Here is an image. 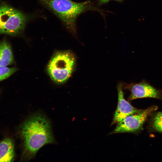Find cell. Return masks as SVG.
<instances>
[{
    "label": "cell",
    "mask_w": 162,
    "mask_h": 162,
    "mask_svg": "<svg viewBox=\"0 0 162 162\" xmlns=\"http://www.w3.org/2000/svg\"><path fill=\"white\" fill-rule=\"evenodd\" d=\"M19 134L22 142V159L25 160L34 157L44 145L55 142L50 122L40 112L31 115L21 124Z\"/></svg>",
    "instance_id": "6da1fadb"
},
{
    "label": "cell",
    "mask_w": 162,
    "mask_h": 162,
    "mask_svg": "<svg viewBox=\"0 0 162 162\" xmlns=\"http://www.w3.org/2000/svg\"><path fill=\"white\" fill-rule=\"evenodd\" d=\"M64 23L68 30L75 33L76 21L81 14L93 9L90 1L76 2L70 0H39Z\"/></svg>",
    "instance_id": "7a4b0ae2"
},
{
    "label": "cell",
    "mask_w": 162,
    "mask_h": 162,
    "mask_svg": "<svg viewBox=\"0 0 162 162\" xmlns=\"http://www.w3.org/2000/svg\"><path fill=\"white\" fill-rule=\"evenodd\" d=\"M76 58L70 51L56 52L47 66V71L52 80L56 83L62 84L70 77L75 68Z\"/></svg>",
    "instance_id": "3957f363"
},
{
    "label": "cell",
    "mask_w": 162,
    "mask_h": 162,
    "mask_svg": "<svg viewBox=\"0 0 162 162\" xmlns=\"http://www.w3.org/2000/svg\"><path fill=\"white\" fill-rule=\"evenodd\" d=\"M27 16L4 3L0 4V34L16 36L24 29Z\"/></svg>",
    "instance_id": "277c9868"
},
{
    "label": "cell",
    "mask_w": 162,
    "mask_h": 162,
    "mask_svg": "<svg viewBox=\"0 0 162 162\" xmlns=\"http://www.w3.org/2000/svg\"><path fill=\"white\" fill-rule=\"evenodd\" d=\"M158 107L153 106L129 116L118 122L111 134L134 132L140 129L148 117L156 110Z\"/></svg>",
    "instance_id": "5b68a950"
},
{
    "label": "cell",
    "mask_w": 162,
    "mask_h": 162,
    "mask_svg": "<svg viewBox=\"0 0 162 162\" xmlns=\"http://www.w3.org/2000/svg\"><path fill=\"white\" fill-rule=\"evenodd\" d=\"M122 88L130 92L129 97L130 100L146 98L158 99L161 98V91L155 88L145 80L137 83H123Z\"/></svg>",
    "instance_id": "8992f818"
},
{
    "label": "cell",
    "mask_w": 162,
    "mask_h": 162,
    "mask_svg": "<svg viewBox=\"0 0 162 162\" xmlns=\"http://www.w3.org/2000/svg\"><path fill=\"white\" fill-rule=\"evenodd\" d=\"M123 83L120 82L117 86L118 102L117 109L115 112L111 125L122 121L130 115L138 112L142 110L136 109L132 106L124 98L122 87Z\"/></svg>",
    "instance_id": "52a82bcc"
},
{
    "label": "cell",
    "mask_w": 162,
    "mask_h": 162,
    "mask_svg": "<svg viewBox=\"0 0 162 162\" xmlns=\"http://www.w3.org/2000/svg\"><path fill=\"white\" fill-rule=\"evenodd\" d=\"M14 144L10 138L4 139L0 142V162H12L14 159Z\"/></svg>",
    "instance_id": "ba28073f"
},
{
    "label": "cell",
    "mask_w": 162,
    "mask_h": 162,
    "mask_svg": "<svg viewBox=\"0 0 162 162\" xmlns=\"http://www.w3.org/2000/svg\"><path fill=\"white\" fill-rule=\"evenodd\" d=\"M13 61L10 45L6 40H2L0 42V66H7L12 64Z\"/></svg>",
    "instance_id": "9c48e42d"
},
{
    "label": "cell",
    "mask_w": 162,
    "mask_h": 162,
    "mask_svg": "<svg viewBox=\"0 0 162 162\" xmlns=\"http://www.w3.org/2000/svg\"><path fill=\"white\" fill-rule=\"evenodd\" d=\"M151 126L154 130L162 133V112H158L155 115Z\"/></svg>",
    "instance_id": "30bf717a"
},
{
    "label": "cell",
    "mask_w": 162,
    "mask_h": 162,
    "mask_svg": "<svg viewBox=\"0 0 162 162\" xmlns=\"http://www.w3.org/2000/svg\"><path fill=\"white\" fill-rule=\"evenodd\" d=\"M16 68L0 66V81L9 77L17 70Z\"/></svg>",
    "instance_id": "8fae6325"
},
{
    "label": "cell",
    "mask_w": 162,
    "mask_h": 162,
    "mask_svg": "<svg viewBox=\"0 0 162 162\" xmlns=\"http://www.w3.org/2000/svg\"><path fill=\"white\" fill-rule=\"evenodd\" d=\"M111 0H115L119 2H122L123 0H98V3L99 5H101L104 4H105Z\"/></svg>",
    "instance_id": "7c38bea8"
}]
</instances>
